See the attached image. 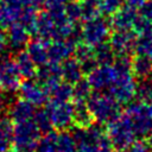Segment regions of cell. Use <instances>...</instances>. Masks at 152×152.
I'll return each mask as SVG.
<instances>
[{
	"mask_svg": "<svg viewBox=\"0 0 152 152\" xmlns=\"http://www.w3.org/2000/svg\"><path fill=\"white\" fill-rule=\"evenodd\" d=\"M76 129L77 132H75L74 138L77 152H114L106 131L101 127L91 125L89 128Z\"/></svg>",
	"mask_w": 152,
	"mask_h": 152,
	"instance_id": "6da1fadb",
	"label": "cell"
},
{
	"mask_svg": "<svg viewBox=\"0 0 152 152\" xmlns=\"http://www.w3.org/2000/svg\"><path fill=\"white\" fill-rule=\"evenodd\" d=\"M87 104L99 124H108L121 115L120 103L110 93H91L87 100Z\"/></svg>",
	"mask_w": 152,
	"mask_h": 152,
	"instance_id": "7a4b0ae2",
	"label": "cell"
},
{
	"mask_svg": "<svg viewBox=\"0 0 152 152\" xmlns=\"http://www.w3.org/2000/svg\"><path fill=\"white\" fill-rule=\"evenodd\" d=\"M124 116L129 122L137 137L145 138L152 131V104L145 101L131 103L125 112Z\"/></svg>",
	"mask_w": 152,
	"mask_h": 152,
	"instance_id": "3957f363",
	"label": "cell"
},
{
	"mask_svg": "<svg viewBox=\"0 0 152 152\" xmlns=\"http://www.w3.org/2000/svg\"><path fill=\"white\" fill-rule=\"evenodd\" d=\"M104 131L114 151H122L128 148L137 138L129 122L122 113L116 119L106 124Z\"/></svg>",
	"mask_w": 152,
	"mask_h": 152,
	"instance_id": "277c9868",
	"label": "cell"
},
{
	"mask_svg": "<svg viewBox=\"0 0 152 152\" xmlns=\"http://www.w3.org/2000/svg\"><path fill=\"white\" fill-rule=\"evenodd\" d=\"M110 24L104 18L97 17L87 20L81 30V40L93 48L109 39Z\"/></svg>",
	"mask_w": 152,
	"mask_h": 152,
	"instance_id": "5b68a950",
	"label": "cell"
},
{
	"mask_svg": "<svg viewBox=\"0 0 152 152\" xmlns=\"http://www.w3.org/2000/svg\"><path fill=\"white\" fill-rule=\"evenodd\" d=\"M137 87L138 84L132 71H118L116 78L109 87V90L113 97L121 104L131 102L137 96Z\"/></svg>",
	"mask_w": 152,
	"mask_h": 152,
	"instance_id": "8992f818",
	"label": "cell"
},
{
	"mask_svg": "<svg viewBox=\"0 0 152 152\" xmlns=\"http://www.w3.org/2000/svg\"><path fill=\"white\" fill-rule=\"evenodd\" d=\"M46 112L51 120L52 127L58 131H66L72 126L74 104L70 101L57 102L51 101L46 106Z\"/></svg>",
	"mask_w": 152,
	"mask_h": 152,
	"instance_id": "52a82bcc",
	"label": "cell"
},
{
	"mask_svg": "<svg viewBox=\"0 0 152 152\" xmlns=\"http://www.w3.org/2000/svg\"><path fill=\"white\" fill-rule=\"evenodd\" d=\"M21 76L18 70L15 59L10 56L0 55V86L1 89L14 93L19 89Z\"/></svg>",
	"mask_w": 152,
	"mask_h": 152,
	"instance_id": "ba28073f",
	"label": "cell"
},
{
	"mask_svg": "<svg viewBox=\"0 0 152 152\" xmlns=\"http://www.w3.org/2000/svg\"><path fill=\"white\" fill-rule=\"evenodd\" d=\"M116 75L118 71L114 65H96L87 74V81L94 90L101 91L112 86Z\"/></svg>",
	"mask_w": 152,
	"mask_h": 152,
	"instance_id": "9c48e42d",
	"label": "cell"
},
{
	"mask_svg": "<svg viewBox=\"0 0 152 152\" xmlns=\"http://www.w3.org/2000/svg\"><path fill=\"white\" fill-rule=\"evenodd\" d=\"M138 36L132 30H119L109 36V45L115 55H129L135 50Z\"/></svg>",
	"mask_w": 152,
	"mask_h": 152,
	"instance_id": "30bf717a",
	"label": "cell"
},
{
	"mask_svg": "<svg viewBox=\"0 0 152 152\" xmlns=\"http://www.w3.org/2000/svg\"><path fill=\"white\" fill-rule=\"evenodd\" d=\"M18 90L20 93V96L34 107H40L49 100V93L45 90V88L40 83L34 82L31 78L21 82Z\"/></svg>",
	"mask_w": 152,
	"mask_h": 152,
	"instance_id": "8fae6325",
	"label": "cell"
},
{
	"mask_svg": "<svg viewBox=\"0 0 152 152\" xmlns=\"http://www.w3.org/2000/svg\"><path fill=\"white\" fill-rule=\"evenodd\" d=\"M80 42L75 38H68L65 40H52L48 48V57L49 62L52 63H62L74 53L76 45Z\"/></svg>",
	"mask_w": 152,
	"mask_h": 152,
	"instance_id": "7c38bea8",
	"label": "cell"
},
{
	"mask_svg": "<svg viewBox=\"0 0 152 152\" xmlns=\"http://www.w3.org/2000/svg\"><path fill=\"white\" fill-rule=\"evenodd\" d=\"M21 12L23 4L20 0H0V27L8 28L19 21Z\"/></svg>",
	"mask_w": 152,
	"mask_h": 152,
	"instance_id": "4fadbf2b",
	"label": "cell"
},
{
	"mask_svg": "<svg viewBox=\"0 0 152 152\" xmlns=\"http://www.w3.org/2000/svg\"><path fill=\"white\" fill-rule=\"evenodd\" d=\"M137 17H138L137 10H134L129 6L120 7L115 13L112 14L109 24H110V27H113L115 31L131 30L134 26Z\"/></svg>",
	"mask_w": 152,
	"mask_h": 152,
	"instance_id": "5bb4252c",
	"label": "cell"
},
{
	"mask_svg": "<svg viewBox=\"0 0 152 152\" xmlns=\"http://www.w3.org/2000/svg\"><path fill=\"white\" fill-rule=\"evenodd\" d=\"M7 39H8V45L13 50L20 51L30 42V32L20 21H17L8 27Z\"/></svg>",
	"mask_w": 152,
	"mask_h": 152,
	"instance_id": "9a60e30c",
	"label": "cell"
},
{
	"mask_svg": "<svg viewBox=\"0 0 152 152\" xmlns=\"http://www.w3.org/2000/svg\"><path fill=\"white\" fill-rule=\"evenodd\" d=\"M49 44H50V40L43 39V38H37L27 43L26 52L28 53V56L31 57V59L34 62L36 65L42 66L49 62V57H48Z\"/></svg>",
	"mask_w": 152,
	"mask_h": 152,
	"instance_id": "2e32d148",
	"label": "cell"
},
{
	"mask_svg": "<svg viewBox=\"0 0 152 152\" xmlns=\"http://www.w3.org/2000/svg\"><path fill=\"white\" fill-rule=\"evenodd\" d=\"M34 106L31 104L28 101L24 100L23 97L18 99L15 102L12 103L10 112H8V118L11 119V121L13 124L17 122H21V121H26L33 118L34 115Z\"/></svg>",
	"mask_w": 152,
	"mask_h": 152,
	"instance_id": "e0dca14e",
	"label": "cell"
},
{
	"mask_svg": "<svg viewBox=\"0 0 152 152\" xmlns=\"http://www.w3.org/2000/svg\"><path fill=\"white\" fill-rule=\"evenodd\" d=\"M74 121L72 126L80 129L89 128L94 125L95 119L87 104V101H74Z\"/></svg>",
	"mask_w": 152,
	"mask_h": 152,
	"instance_id": "ac0fdd59",
	"label": "cell"
},
{
	"mask_svg": "<svg viewBox=\"0 0 152 152\" xmlns=\"http://www.w3.org/2000/svg\"><path fill=\"white\" fill-rule=\"evenodd\" d=\"M75 58L81 63L82 69L86 74H88L90 70H93L97 63L95 61V56H94V48L86 44V43H78L75 48Z\"/></svg>",
	"mask_w": 152,
	"mask_h": 152,
	"instance_id": "d6986e66",
	"label": "cell"
},
{
	"mask_svg": "<svg viewBox=\"0 0 152 152\" xmlns=\"http://www.w3.org/2000/svg\"><path fill=\"white\" fill-rule=\"evenodd\" d=\"M62 65V80L70 83L75 84L83 77V69L81 63L76 58H68L64 62L61 63Z\"/></svg>",
	"mask_w": 152,
	"mask_h": 152,
	"instance_id": "ffe728a7",
	"label": "cell"
},
{
	"mask_svg": "<svg viewBox=\"0 0 152 152\" xmlns=\"http://www.w3.org/2000/svg\"><path fill=\"white\" fill-rule=\"evenodd\" d=\"M55 30V21L50 17L48 12H40L37 15L36 27H34V34H37L39 38L52 40Z\"/></svg>",
	"mask_w": 152,
	"mask_h": 152,
	"instance_id": "44dd1931",
	"label": "cell"
},
{
	"mask_svg": "<svg viewBox=\"0 0 152 152\" xmlns=\"http://www.w3.org/2000/svg\"><path fill=\"white\" fill-rule=\"evenodd\" d=\"M14 59H15V63H17V66H18V70L21 77H24L25 80H30L36 76L37 65L34 64V62L31 59V57L28 56L26 51L24 50L18 51Z\"/></svg>",
	"mask_w": 152,
	"mask_h": 152,
	"instance_id": "7402d4cb",
	"label": "cell"
},
{
	"mask_svg": "<svg viewBox=\"0 0 152 152\" xmlns=\"http://www.w3.org/2000/svg\"><path fill=\"white\" fill-rule=\"evenodd\" d=\"M131 71L134 75V77L139 80L148 78V76L152 75V61L147 56L137 55L132 59Z\"/></svg>",
	"mask_w": 152,
	"mask_h": 152,
	"instance_id": "603a6c76",
	"label": "cell"
},
{
	"mask_svg": "<svg viewBox=\"0 0 152 152\" xmlns=\"http://www.w3.org/2000/svg\"><path fill=\"white\" fill-rule=\"evenodd\" d=\"M13 122L10 118H0V152H8L12 144Z\"/></svg>",
	"mask_w": 152,
	"mask_h": 152,
	"instance_id": "cb8c5ba5",
	"label": "cell"
},
{
	"mask_svg": "<svg viewBox=\"0 0 152 152\" xmlns=\"http://www.w3.org/2000/svg\"><path fill=\"white\" fill-rule=\"evenodd\" d=\"M94 56L97 65H112L115 61V53L109 43H102L94 48Z\"/></svg>",
	"mask_w": 152,
	"mask_h": 152,
	"instance_id": "d4e9b609",
	"label": "cell"
},
{
	"mask_svg": "<svg viewBox=\"0 0 152 152\" xmlns=\"http://www.w3.org/2000/svg\"><path fill=\"white\" fill-rule=\"evenodd\" d=\"M49 95H51L52 101H57V102L70 101L72 99V84L62 81L49 93Z\"/></svg>",
	"mask_w": 152,
	"mask_h": 152,
	"instance_id": "484cf974",
	"label": "cell"
},
{
	"mask_svg": "<svg viewBox=\"0 0 152 152\" xmlns=\"http://www.w3.org/2000/svg\"><path fill=\"white\" fill-rule=\"evenodd\" d=\"M36 152H57V133L51 131L43 134L37 142Z\"/></svg>",
	"mask_w": 152,
	"mask_h": 152,
	"instance_id": "4316f807",
	"label": "cell"
},
{
	"mask_svg": "<svg viewBox=\"0 0 152 152\" xmlns=\"http://www.w3.org/2000/svg\"><path fill=\"white\" fill-rule=\"evenodd\" d=\"M57 152H77L76 140L72 134L66 131L57 133Z\"/></svg>",
	"mask_w": 152,
	"mask_h": 152,
	"instance_id": "83f0119b",
	"label": "cell"
},
{
	"mask_svg": "<svg viewBox=\"0 0 152 152\" xmlns=\"http://www.w3.org/2000/svg\"><path fill=\"white\" fill-rule=\"evenodd\" d=\"M80 4L82 8V20L87 21L100 17L101 8L99 0H81Z\"/></svg>",
	"mask_w": 152,
	"mask_h": 152,
	"instance_id": "f1b7e54d",
	"label": "cell"
},
{
	"mask_svg": "<svg viewBox=\"0 0 152 152\" xmlns=\"http://www.w3.org/2000/svg\"><path fill=\"white\" fill-rule=\"evenodd\" d=\"M37 15H38V12H37V8L36 7L26 6L25 8H23V12H21L20 18H19V21L26 27V30L30 33H33V34H34V27H36Z\"/></svg>",
	"mask_w": 152,
	"mask_h": 152,
	"instance_id": "f546056e",
	"label": "cell"
},
{
	"mask_svg": "<svg viewBox=\"0 0 152 152\" xmlns=\"http://www.w3.org/2000/svg\"><path fill=\"white\" fill-rule=\"evenodd\" d=\"M93 88L87 80L81 78L78 82L72 84V99L74 101H87L91 95Z\"/></svg>",
	"mask_w": 152,
	"mask_h": 152,
	"instance_id": "4dcf8cb0",
	"label": "cell"
},
{
	"mask_svg": "<svg viewBox=\"0 0 152 152\" xmlns=\"http://www.w3.org/2000/svg\"><path fill=\"white\" fill-rule=\"evenodd\" d=\"M33 121L37 125V127H38V129L40 131L42 134L51 132L52 128H53L46 109H39L38 112H36L34 115H33Z\"/></svg>",
	"mask_w": 152,
	"mask_h": 152,
	"instance_id": "1f68e13d",
	"label": "cell"
},
{
	"mask_svg": "<svg viewBox=\"0 0 152 152\" xmlns=\"http://www.w3.org/2000/svg\"><path fill=\"white\" fill-rule=\"evenodd\" d=\"M64 13H65V17L72 23H77L78 20H81L82 8H81L80 1H69L64 6Z\"/></svg>",
	"mask_w": 152,
	"mask_h": 152,
	"instance_id": "d6a6232c",
	"label": "cell"
},
{
	"mask_svg": "<svg viewBox=\"0 0 152 152\" xmlns=\"http://www.w3.org/2000/svg\"><path fill=\"white\" fill-rule=\"evenodd\" d=\"M135 51L138 55L147 56L152 61V38L150 37H138L135 45Z\"/></svg>",
	"mask_w": 152,
	"mask_h": 152,
	"instance_id": "836d02e7",
	"label": "cell"
},
{
	"mask_svg": "<svg viewBox=\"0 0 152 152\" xmlns=\"http://www.w3.org/2000/svg\"><path fill=\"white\" fill-rule=\"evenodd\" d=\"M152 94V80L144 78L137 87V95L140 99V101L148 102ZM150 103V102H148Z\"/></svg>",
	"mask_w": 152,
	"mask_h": 152,
	"instance_id": "e575fe53",
	"label": "cell"
},
{
	"mask_svg": "<svg viewBox=\"0 0 152 152\" xmlns=\"http://www.w3.org/2000/svg\"><path fill=\"white\" fill-rule=\"evenodd\" d=\"M100 1V8L101 13L112 15L115 13L122 5V0H99Z\"/></svg>",
	"mask_w": 152,
	"mask_h": 152,
	"instance_id": "d590c367",
	"label": "cell"
},
{
	"mask_svg": "<svg viewBox=\"0 0 152 152\" xmlns=\"http://www.w3.org/2000/svg\"><path fill=\"white\" fill-rule=\"evenodd\" d=\"M127 150H128V152H150V148H148L146 141L142 139L134 140Z\"/></svg>",
	"mask_w": 152,
	"mask_h": 152,
	"instance_id": "8d00e7d4",
	"label": "cell"
},
{
	"mask_svg": "<svg viewBox=\"0 0 152 152\" xmlns=\"http://www.w3.org/2000/svg\"><path fill=\"white\" fill-rule=\"evenodd\" d=\"M139 15L147 20H152V0H147L145 2V5L140 8Z\"/></svg>",
	"mask_w": 152,
	"mask_h": 152,
	"instance_id": "74e56055",
	"label": "cell"
},
{
	"mask_svg": "<svg viewBox=\"0 0 152 152\" xmlns=\"http://www.w3.org/2000/svg\"><path fill=\"white\" fill-rule=\"evenodd\" d=\"M124 1H125L126 6H129L134 10H140L147 0H124Z\"/></svg>",
	"mask_w": 152,
	"mask_h": 152,
	"instance_id": "f35d334b",
	"label": "cell"
},
{
	"mask_svg": "<svg viewBox=\"0 0 152 152\" xmlns=\"http://www.w3.org/2000/svg\"><path fill=\"white\" fill-rule=\"evenodd\" d=\"M69 1H71V0H45L44 5L46 8H49V7H53V6H65Z\"/></svg>",
	"mask_w": 152,
	"mask_h": 152,
	"instance_id": "ab89813d",
	"label": "cell"
},
{
	"mask_svg": "<svg viewBox=\"0 0 152 152\" xmlns=\"http://www.w3.org/2000/svg\"><path fill=\"white\" fill-rule=\"evenodd\" d=\"M8 45V39H7V33L4 30H0V55L5 51V49Z\"/></svg>",
	"mask_w": 152,
	"mask_h": 152,
	"instance_id": "60d3db41",
	"label": "cell"
},
{
	"mask_svg": "<svg viewBox=\"0 0 152 152\" xmlns=\"http://www.w3.org/2000/svg\"><path fill=\"white\" fill-rule=\"evenodd\" d=\"M21 4L24 6H30V7H36L38 8L39 6H42L44 4L45 0H20Z\"/></svg>",
	"mask_w": 152,
	"mask_h": 152,
	"instance_id": "b9f144b4",
	"label": "cell"
},
{
	"mask_svg": "<svg viewBox=\"0 0 152 152\" xmlns=\"http://www.w3.org/2000/svg\"><path fill=\"white\" fill-rule=\"evenodd\" d=\"M144 140L146 141V144H147V146H148V148H150V151L152 152V131L144 138Z\"/></svg>",
	"mask_w": 152,
	"mask_h": 152,
	"instance_id": "7bdbcfd3",
	"label": "cell"
},
{
	"mask_svg": "<svg viewBox=\"0 0 152 152\" xmlns=\"http://www.w3.org/2000/svg\"><path fill=\"white\" fill-rule=\"evenodd\" d=\"M5 104H6V99H5V96H4V94L1 93V89H0V114L4 112Z\"/></svg>",
	"mask_w": 152,
	"mask_h": 152,
	"instance_id": "ee69618b",
	"label": "cell"
},
{
	"mask_svg": "<svg viewBox=\"0 0 152 152\" xmlns=\"http://www.w3.org/2000/svg\"><path fill=\"white\" fill-rule=\"evenodd\" d=\"M115 152H128V150L126 148V150H122V151H115Z\"/></svg>",
	"mask_w": 152,
	"mask_h": 152,
	"instance_id": "f6af8a7d",
	"label": "cell"
}]
</instances>
